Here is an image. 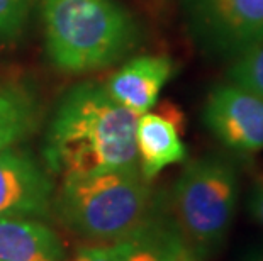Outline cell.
<instances>
[{"label":"cell","instance_id":"1","mask_svg":"<svg viewBox=\"0 0 263 261\" xmlns=\"http://www.w3.org/2000/svg\"><path fill=\"white\" fill-rule=\"evenodd\" d=\"M138 119V114L114 102L104 87L83 83L71 88L48 129L44 158L49 170L63 178L139 170Z\"/></svg>","mask_w":263,"mask_h":261},{"label":"cell","instance_id":"2","mask_svg":"<svg viewBox=\"0 0 263 261\" xmlns=\"http://www.w3.org/2000/svg\"><path fill=\"white\" fill-rule=\"evenodd\" d=\"M160 204L139 170L66 176L57 197L65 226L92 241L133 236L158 214Z\"/></svg>","mask_w":263,"mask_h":261},{"label":"cell","instance_id":"3","mask_svg":"<svg viewBox=\"0 0 263 261\" xmlns=\"http://www.w3.org/2000/svg\"><path fill=\"white\" fill-rule=\"evenodd\" d=\"M49 58L83 73L119 59L134 44V24L112 0H43Z\"/></svg>","mask_w":263,"mask_h":261},{"label":"cell","instance_id":"4","mask_svg":"<svg viewBox=\"0 0 263 261\" xmlns=\"http://www.w3.org/2000/svg\"><path fill=\"white\" fill-rule=\"evenodd\" d=\"M239 200V176L222 156L194 159L182 170L170 197V220L199 261L226 241Z\"/></svg>","mask_w":263,"mask_h":261},{"label":"cell","instance_id":"5","mask_svg":"<svg viewBox=\"0 0 263 261\" xmlns=\"http://www.w3.org/2000/svg\"><path fill=\"white\" fill-rule=\"evenodd\" d=\"M190 31L205 53L236 59L263 41V0H187Z\"/></svg>","mask_w":263,"mask_h":261},{"label":"cell","instance_id":"6","mask_svg":"<svg viewBox=\"0 0 263 261\" xmlns=\"http://www.w3.org/2000/svg\"><path fill=\"white\" fill-rule=\"evenodd\" d=\"M202 121L217 141L236 153L263 151V98L224 83L207 97Z\"/></svg>","mask_w":263,"mask_h":261},{"label":"cell","instance_id":"7","mask_svg":"<svg viewBox=\"0 0 263 261\" xmlns=\"http://www.w3.org/2000/svg\"><path fill=\"white\" fill-rule=\"evenodd\" d=\"M51 198L53 183L29 154L0 149V217H43Z\"/></svg>","mask_w":263,"mask_h":261},{"label":"cell","instance_id":"8","mask_svg":"<svg viewBox=\"0 0 263 261\" xmlns=\"http://www.w3.org/2000/svg\"><path fill=\"white\" fill-rule=\"evenodd\" d=\"M182 114L170 104H161L158 112L139 115L136 127V148L139 171L151 182L166 166L180 163L187 156L182 141Z\"/></svg>","mask_w":263,"mask_h":261},{"label":"cell","instance_id":"9","mask_svg":"<svg viewBox=\"0 0 263 261\" xmlns=\"http://www.w3.org/2000/svg\"><path fill=\"white\" fill-rule=\"evenodd\" d=\"M173 70L175 63L168 56H138L122 65L104 88L114 102L141 115L155 107Z\"/></svg>","mask_w":263,"mask_h":261},{"label":"cell","instance_id":"10","mask_svg":"<svg viewBox=\"0 0 263 261\" xmlns=\"http://www.w3.org/2000/svg\"><path fill=\"white\" fill-rule=\"evenodd\" d=\"M58 234L44 222L0 217V261H63Z\"/></svg>","mask_w":263,"mask_h":261},{"label":"cell","instance_id":"11","mask_svg":"<svg viewBox=\"0 0 263 261\" xmlns=\"http://www.w3.org/2000/svg\"><path fill=\"white\" fill-rule=\"evenodd\" d=\"M36 97L22 85L0 87V149L12 148L36 127Z\"/></svg>","mask_w":263,"mask_h":261},{"label":"cell","instance_id":"12","mask_svg":"<svg viewBox=\"0 0 263 261\" xmlns=\"http://www.w3.org/2000/svg\"><path fill=\"white\" fill-rule=\"evenodd\" d=\"M177 236L172 220L161 210L133 236L114 241L116 261H168L170 246Z\"/></svg>","mask_w":263,"mask_h":261},{"label":"cell","instance_id":"13","mask_svg":"<svg viewBox=\"0 0 263 261\" xmlns=\"http://www.w3.org/2000/svg\"><path fill=\"white\" fill-rule=\"evenodd\" d=\"M228 78L233 85L263 98V41L234 59Z\"/></svg>","mask_w":263,"mask_h":261},{"label":"cell","instance_id":"14","mask_svg":"<svg viewBox=\"0 0 263 261\" xmlns=\"http://www.w3.org/2000/svg\"><path fill=\"white\" fill-rule=\"evenodd\" d=\"M31 0H0V44L15 39L24 29Z\"/></svg>","mask_w":263,"mask_h":261},{"label":"cell","instance_id":"15","mask_svg":"<svg viewBox=\"0 0 263 261\" xmlns=\"http://www.w3.org/2000/svg\"><path fill=\"white\" fill-rule=\"evenodd\" d=\"M63 261H116L114 246L110 244H83L77 246L68 258L65 256Z\"/></svg>","mask_w":263,"mask_h":261},{"label":"cell","instance_id":"16","mask_svg":"<svg viewBox=\"0 0 263 261\" xmlns=\"http://www.w3.org/2000/svg\"><path fill=\"white\" fill-rule=\"evenodd\" d=\"M248 209L256 222L263 226V173L256 175L248 197Z\"/></svg>","mask_w":263,"mask_h":261},{"label":"cell","instance_id":"17","mask_svg":"<svg viewBox=\"0 0 263 261\" xmlns=\"http://www.w3.org/2000/svg\"><path fill=\"white\" fill-rule=\"evenodd\" d=\"M168 261H199L197 256L190 251L189 246L185 243L182 241V237L175 236V239H173L172 246H170V254H168Z\"/></svg>","mask_w":263,"mask_h":261},{"label":"cell","instance_id":"18","mask_svg":"<svg viewBox=\"0 0 263 261\" xmlns=\"http://www.w3.org/2000/svg\"><path fill=\"white\" fill-rule=\"evenodd\" d=\"M260 261H263V256H261V258H260Z\"/></svg>","mask_w":263,"mask_h":261}]
</instances>
